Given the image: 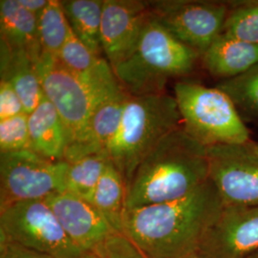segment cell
Returning <instances> with one entry per match:
<instances>
[{
	"label": "cell",
	"mask_w": 258,
	"mask_h": 258,
	"mask_svg": "<svg viewBox=\"0 0 258 258\" xmlns=\"http://www.w3.org/2000/svg\"><path fill=\"white\" fill-rule=\"evenodd\" d=\"M224 207L209 179L180 199L126 210L122 233L147 258L186 257L200 249Z\"/></svg>",
	"instance_id": "obj_1"
},
{
	"label": "cell",
	"mask_w": 258,
	"mask_h": 258,
	"mask_svg": "<svg viewBox=\"0 0 258 258\" xmlns=\"http://www.w3.org/2000/svg\"><path fill=\"white\" fill-rule=\"evenodd\" d=\"M209 179L208 148L181 126L163 139L134 171L126 186V210L180 199Z\"/></svg>",
	"instance_id": "obj_2"
},
{
	"label": "cell",
	"mask_w": 258,
	"mask_h": 258,
	"mask_svg": "<svg viewBox=\"0 0 258 258\" xmlns=\"http://www.w3.org/2000/svg\"><path fill=\"white\" fill-rule=\"evenodd\" d=\"M36 69L44 97L55 106L67 129L66 156L84 142L98 106L122 86L106 59L91 74L79 76L65 69L55 56L43 53Z\"/></svg>",
	"instance_id": "obj_3"
},
{
	"label": "cell",
	"mask_w": 258,
	"mask_h": 258,
	"mask_svg": "<svg viewBox=\"0 0 258 258\" xmlns=\"http://www.w3.org/2000/svg\"><path fill=\"white\" fill-rule=\"evenodd\" d=\"M201 57L150 13L134 50L112 70L130 95H156L165 93L170 79L190 74Z\"/></svg>",
	"instance_id": "obj_4"
},
{
	"label": "cell",
	"mask_w": 258,
	"mask_h": 258,
	"mask_svg": "<svg viewBox=\"0 0 258 258\" xmlns=\"http://www.w3.org/2000/svg\"><path fill=\"white\" fill-rule=\"evenodd\" d=\"M182 126L174 96H130L120 127L105 148L126 186L142 161L170 132Z\"/></svg>",
	"instance_id": "obj_5"
},
{
	"label": "cell",
	"mask_w": 258,
	"mask_h": 258,
	"mask_svg": "<svg viewBox=\"0 0 258 258\" xmlns=\"http://www.w3.org/2000/svg\"><path fill=\"white\" fill-rule=\"evenodd\" d=\"M174 98L183 128L206 148L239 146L250 141L245 121L231 99L218 88L178 82Z\"/></svg>",
	"instance_id": "obj_6"
},
{
	"label": "cell",
	"mask_w": 258,
	"mask_h": 258,
	"mask_svg": "<svg viewBox=\"0 0 258 258\" xmlns=\"http://www.w3.org/2000/svg\"><path fill=\"white\" fill-rule=\"evenodd\" d=\"M0 236L52 258H80L84 253L68 237L45 200L0 209Z\"/></svg>",
	"instance_id": "obj_7"
},
{
	"label": "cell",
	"mask_w": 258,
	"mask_h": 258,
	"mask_svg": "<svg viewBox=\"0 0 258 258\" xmlns=\"http://www.w3.org/2000/svg\"><path fill=\"white\" fill-rule=\"evenodd\" d=\"M67 168L66 161L54 162L30 149L0 153V209L64 192Z\"/></svg>",
	"instance_id": "obj_8"
},
{
	"label": "cell",
	"mask_w": 258,
	"mask_h": 258,
	"mask_svg": "<svg viewBox=\"0 0 258 258\" xmlns=\"http://www.w3.org/2000/svg\"><path fill=\"white\" fill-rule=\"evenodd\" d=\"M149 11L173 37L203 55L221 35L230 3L166 0L149 3Z\"/></svg>",
	"instance_id": "obj_9"
},
{
	"label": "cell",
	"mask_w": 258,
	"mask_h": 258,
	"mask_svg": "<svg viewBox=\"0 0 258 258\" xmlns=\"http://www.w3.org/2000/svg\"><path fill=\"white\" fill-rule=\"evenodd\" d=\"M210 180L225 206H258V160L237 146L208 148Z\"/></svg>",
	"instance_id": "obj_10"
},
{
	"label": "cell",
	"mask_w": 258,
	"mask_h": 258,
	"mask_svg": "<svg viewBox=\"0 0 258 258\" xmlns=\"http://www.w3.org/2000/svg\"><path fill=\"white\" fill-rule=\"evenodd\" d=\"M200 251L211 258H249L258 251V206H225Z\"/></svg>",
	"instance_id": "obj_11"
},
{
	"label": "cell",
	"mask_w": 258,
	"mask_h": 258,
	"mask_svg": "<svg viewBox=\"0 0 258 258\" xmlns=\"http://www.w3.org/2000/svg\"><path fill=\"white\" fill-rule=\"evenodd\" d=\"M149 15V3L136 0H104L102 48L112 69L132 53Z\"/></svg>",
	"instance_id": "obj_12"
},
{
	"label": "cell",
	"mask_w": 258,
	"mask_h": 258,
	"mask_svg": "<svg viewBox=\"0 0 258 258\" xmlns=\"http://www.w3.org/2000/svg\"><path fill=\"white\" fill-rule=\"evenodd\" d=\"M68 237L83 252L107 239L115 231L92 203L69 192H57L45 199Z\"/></svg>",
	"instance_id": "obj_13"
},
{
	"label": "cell",
	"mask_w": 258,
	"mask_h": 258,
	"mask_svg": "<svg viewBox=\"0 0 258 258\" xmlns=\"http://www.w3.org/2000/svg\"><path fill=\"white\" fill-rule=\"evenodd\" d=\"M123 87L102 102L93 114L83 144L65 156L67 163L83 157L105 152V148L120 127L126 102L130 98Z\"/></svg>",
	"instance_id": "obj_14"
},
{
	"label": "cell",
	"mask_w": 258,
	"mask_h": 258,
	"mask_svg": "<svg viewBox=\"0 0 258 258\" xmlns=\"http://www.w3.org/2000/svg\"><path fill=\"white\" fill-rule=\"evenodd\" d=\"M28 116L30 150L54 162L64 161L69 136L55 106L44 97Z\"/></svg>",
	"instance_id": "obj_15"
},
{
	"label": "cell",
	"mask_w": 258,
	"mask_h": 258,
	"mask_svg": "<svg viewBox=\"0 0 258 258\" xmlns=\"http://www.w3.org/2000/svg\"><path fill=\"white\" fill-rule=\"evenodd\" d=\"M0 37L14 52H25L37 64L43 54L37 27V17L19 0L0 1Z\"/></svg>",
	"instance_id": "obj_16"
},
{
	"label": "cell",
	"mask_w": 258,
	"mask_h": 258,
	"mask_svg": "<svg viewBox=\"0 0 258 258\" xmlns=\"http://www.w3.org/2000/svg\"><path fill=\"white\" fill-rule=\"evenodd\" d=\"M201 60L214 78L228 80L258 64V44L221 34L204 53Z\"/></svg>",
	"instance_id": "obj_17"
},
{
	"label": "cell",
	"mask_w": 258,
	"mask_h": 258,
	"mask_svg": "<svg viewBox=\"0 0 258 258\" xmlns=\"http://www.w3.org/2000/svg\"><path fill=\"white\" fill-rule=\"evenodd\" d=\"M0 45L1 81L12 84L29 115L44 98L36 64L25 52H14L2 41Z\"/></svg>",
	"instance_id": "obj_18"
},
{
	"label": "cell",
	"mask_w": 258,
	"mask_h": 258,
	"mask_svg": "<svg viewBox=\"0 0 258 258\" xmlns=\"http://www.w3.org/2000/svg\"><path fill=\"white\" fill-rule=\"evenodd\" d=\"M126 183L119 169L109 161L95 192L92 204L118 232L122 233L126 211Z\"/></svg>",
	"instance_id": "obj_19"
},
{
	"label": "cell",
	"mask_w": 258,
	"mask_h": 258,
	"mask_svg": "<svg viewBox=\"0 0 258 258\" xmlns=\"http://www.w3.org/2000/svg\"><path fill=\"white\" fill-rule=\"evenodd\" d=\"M65 16L76 37L93 54L102 57V17L104 0L61 1Z\"/></svg>",
	"instance_id": "obj_20"
},
{
	"label": "cell",
	"mask_w": 258,
	"mask_h": 258,
	"mask_svg": "<svg viewBox=\"0 0 258 258\" xmlns=\"http://www.w3.org/2000/svg\"><path fill=\"white\" fill-rule=\"evenodd\" d=\"M110 159L105 152L83 157L68 163L65 177V192L92 203L93 195Z\"/></svg>",
	"instance_id": "obj_21"
},
{
	"label": "cell",
	"mask_w": 258,
	"mask_h": 258,
	"mask_svg": "<svg viewBox=\"0 0 258 258\" xmlns=\"http://www.w3.org/2000/svg\"><path fill=\"white\" fill-rule=\"evenodd\" d=\"M216 88L231 99L242 120L258 121V64L237 77L220 81Z\"/></svg>",
	"instance_id": "obj_22"
},
{
	"label": "cell",
	"mask_w": 258,
	"mask_h": 258,
	"mask_svg": "<svg viewBox=\"0 0 258 258\" xmlns=\"http://www.w3.org/2000/svg\"><path fill=\"white\" fill-rule=\"evenodd\" d=\"M37 27L43 53L55 57L71 31L61 1L49 0L45 9L37 17Z\"/></svg>",
	"instance_id": "obj_23"
},
{
	"label": "cell",
	"mask_w": 258,
	"mask_h": 258,
	"mask_svg": "<svg viewBox=\"0 0 258 258\" xmlns=\"http://www.w3.org/2000/svg\"><path fill=\"white\" fill-rule=\"evenodd\" d=\"M222 34L249 43L258 44V0L230 4Z\"/></svg>",
	"instance_id": "obj_24"
},
{
	"label": "cell",
	"mask_w": 258,
	"mask_h": 258,
	"mask_svg": "<svg viewBox=\"0 0 258 258\" xmlns=\"http://www.w3.org/2000/svg\"><path fill=\"white\" fill-rule=\"evenodd\" d=\"M55 59L68 71L79 76H86L96 71L106 58L93 54L71 30Z\"/></svg>",
	"instance_id": "obj_25"
},
{
	"label": "cell",
	"mask_w": 258,
	"mask_h": 258,
	"mask_svg": "<svg viewBox=\"0 0 258 258\" xmlns=\"http://www.w3.org/2000/svg\"><path fill=\"white\" fill-rule=\"evenodd\" d=\"M25 149H30L28 114L0 120V153Z\"/></svg>",
	"instance_id": "obj_26"
},
{
	"label": "cell",
	"mask_w": 258,
	"mask_h": 258,
	"mask_svg": "<svg viewBox=\"0 0 258 258\" xmlns=\"http://www.w3.org/2000/svg\"><path fill=\"white\" fill-rule=\"evenodd\" d=\"M80 258H147L123 233L115 232Z\"/></svg>",
	"instance_id": "obj_27"
},
{
	"label": "cell",
	"mask_w": 258,
	"mask_h": 258,
	"mask_svg": "<svg viewBox=\"0 0 258 258\" xmlns=\"http://www.w3.org/2000/svg\"><path fill=\"white\" fill-rule=\"evenodd\" d=\"M25 113L23 103L11 83L0 82V120Z\"/></svg>",
	"instance_id": "obj_28"
},
{
	"label": "cell",
	"mask_w": 258,
	"mask_h": 258,
	"mask_svg": "<svg viewBox=\"0 0 258 258\" xmlns=\"http://www.w3.org/2000/svg\"><path fill=\"white\" fill-rule=\"evenodd\" d=\"M0 258H52L0 236Z\"/></svg>",
	"instance_id": "obj_29"
},
{
	"label": "cell",
	"mask_w": 258,
	"mask_h": 258,
	"mask_svg": "<svg viewBox=\"0 0 258 258\" xmlns=\"http://www.w3.org/2000/svg\"><path fill=\"white\" fill-rule=\"evenodd\" d=\"M19 1L25 9L31 12L32 14L36 15L37 17H38L40 13L45 9L49 2V0H19Z\"/></svg>",
	"instance_id": "obj_30"
},
{
	"label": "cell",
	"mask_w": 258,
	"mask_h": 258,
	"mask_svg": "<svg viewBox=\"0 0 258 258\" xmlns=\"http://www.w3.org/2000/svg\"><path fill=\"white\" fill-rule=\"evenodd\" d=\"M241 151H243L245 154L252 157L258 160V142L249 141L243 145L237 146Z\"/></svg>",
	"instance_id": "obj_31"
},
{
	"label": "cell",
	"mask_w": 258,
	"mask_h": 258,
	"mask_svg": "<svg viewBox=\"0 0 258 258\" xmlns=\"http://www.w3.org/2000/svg\"><path fill=\"white\" fill-rule=\"evenodd\" d=\"M184 258H211L210 256H208L207 254H205L204 252L202 251H200V250H197V251H195L194 253H191V254H189V255H187L186 257Z\"/></svg>",
	"instance_id": "obj_32"
},
{
	"label": "cell",
	"mask_w": 258,
	"mask_h": 258,
	"mask_svg": "<svg viewBox=\"0 0 258 258\" xmlns=\"http://www.w3.org/2000/svg\"><path fill=\"white\" fill-rule=\"evenodd\" d=\"M249 258H258V251L257 252H255V253H254L252 256H250Z\"/></svg>",
	"instance_id": "obj_33"
}]
</instances>
